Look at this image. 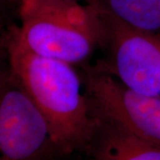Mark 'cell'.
<instances>
[{
	"label": "cell",
	"mask_w": 160,
	"mask_h": 160,
	"mask_svg": "<svg viewBox=\"0 0 160 160\" xmlns=\"http://www.w3.org/2000/svg\"><path fill=\"white\" fill-rule=\"evenodd\" d=\"M11 73L47 120L61 154L86 149L97 124L72 64L9 42Z\"/></svg>",
	"instance_id": "cell-1"
},
{
	"label": "cell",
	"mask_w": 160,
	"mask_h": 160,
	"mask_svg": "<svg viewBox=\"0 0 160 160\" xmlns=\"http://www.w3.org/2000/svg\"><path fill=\"white\" fill-rule=\"evenodd\" d=\"M21 27L11 40L27 51L69 64L86 61L103 42L95 6L77 0H22Z\"/></svg>",
	"instance_id": "cell-2"
},
{
	"label": "cell",
	"mask_w": 160,
	"mask_h": 160,
	"mask_svg": "<svg viewBox=\"0 0 160 160\" xmlns=\"http://www.w3.org/2000/svg\"><path fill=\"white\" fill-rule=\"evenodd\" d=\"M95 7L103 24L102 46L107 50L105 60L95 69L140 93L160 99V35L132 28Z\"/></svg>",
	"instance_id": "cell-3"
},
{
	"label": "cell",
	"mask_w": 160,
	"mask_h": 160,
	"mask_svg": "<svg viewBox=\"0 0 160 160\" xmlns=\"http://www.w3.org/2000/svg\"><path fill=\"white\" fill-rule=\"evenodd\" d=\"M0 152V160H50L61 154L45 116L12 73L1 84Z\"/></svg>",
	"instance_id": "cell-4"
},
{
	"label": "cell",
	"mask_w": 160,
	"mask_h": 160,
	"mask_svg": "<svg viewBox=\"0 0 160 160\" xmlns=\"http://www.w3.org/2000/svg\"><path fill=\"white\" fill-rule=\"evenodd\" d=\"M82 80L95 118L160 144L159 98L140 93L95 68L87 69Z\"/></svg>",
	"instance_id": "cell-5"
},
{
	"label": "cell",
	"mask_w": 160,
	"mask_h": 160,
	"mask_svg": "<svg viewBox=\"0 0 160 160\" xmlns=\"http://www.w3.org/2000/svg\"><path fill=\"white\" fill-rule=\"evenodd\" d=\"M89 150L93 160H160V144L97 119Z\"/></svg>",
	"instance_id": "cell-6"
},
{
	"label": "cell",
	"mask_w": 160,
	"mask_h": 160,
	"mask_svg": "<svg viewBox=\"0 0 160 160\" xmlns=\"http://www.w3.org/2000/svg\"><path fill=\"white\" fill-rule=\"evenodd\" d=\"M132 28L160 35V0H89Z\"/></svg>",
	"instance_id": "cell-7"
},
{
	"label": "cell",
	"mask_w": 160,
	"mask_h": 160,
	"mask_svg": "<svg viewBox=\"0 0 160 160\" xmlns=\"http://www.w3.org/2000/svg\"><path fill=\"white\" fill-rule=\"evenodd\" d=\"M20 1H22V0H20Z\"/></svg>",
	"instance_id": "cell-8"
}]
</instances>
